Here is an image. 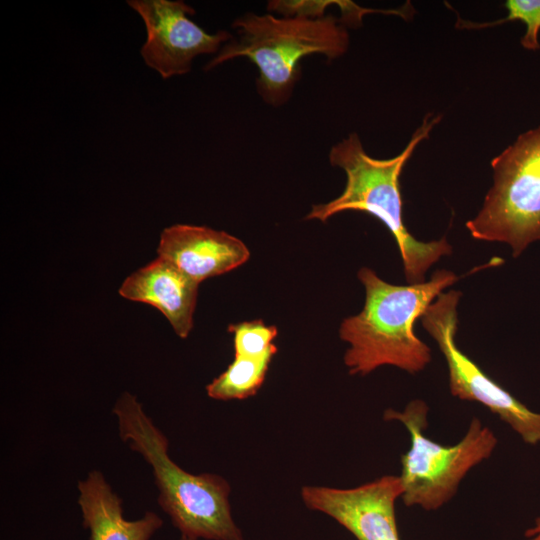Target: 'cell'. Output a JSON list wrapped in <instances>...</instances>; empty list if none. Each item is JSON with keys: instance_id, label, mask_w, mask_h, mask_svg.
Returning a JSON list of instances; mask_svg holds the SVG:
<instances>
[{"instance_id": "obj_1", "label": "cell", "mask_w": 540, "mask_h": 540, "mask_svg": "<svg viewBox=\"0 0 540 540\" xmlns=\"http://www.w3.org/2000/svg\"><path fill=\"white\" fill-rule=\"evenodd\" d=\"M358 278L365 287L364 307L345 318L339 329L340 338L349 344L344 354L349 373L364 376L385 365L410 374L422 371L431 361V351L415 334V323L458 277L442 269L429 281L394 285L363 267Z\"/></svg>"}, {"instance_id": "obj_2", "label": "cell", "mask_w": 540, "mask_h": 540, "mask_svg": "<svg viewBox=\"0 0 540 540\" xmlns=\"http://www.w3.org/2000/svg\"><path fill=\"white\" fill-rule=\"evenodd\" d=\"M440 118L426 115L404 150L389 159L368 155L355 132L335 144L330 149L329 161L332 166L344 170L347 177L344 191L330 202L313 205L305 217L326 222L333 215L348 210L376 217L397 243L409 284L425 282L428 269L442 256L452 252L445 238L431 242L417 240L409 233L402 217L400 174L416 146L429 137Z\"/></svg>"}, {"instance_id": "obj_3", "label": "cell", "mask_w": 540, "mask_h": 540, "mask_svg": "<svg viewBox=\"0 0 540 540\" xmlns=\"http://www.w3.org/2000/svg\"><path fill=\"white\" fill-rule=\"evenodd\" d=\"M113 413L121 440L152 467L159 505L181 535L195 540H244L232 517L227 480L213 473L192 474L178 466L168 455V439L129 392L117 399Z\"/></svg>"}, {"instance_id": "obj_4", "label": "cell", "mask_w": 540, "mask_h": 540, "mask_svg": "<svg viewBox=\"0 0 540 540\" xmlns=\"http://www.w3.org/2000/svg\"><path fill=\"white\" fill-rule=\"evenodd\" d=\"M238 38L224 45L205 66L210 70L225 61L245 57L258 69L256 86L262 99L284 104L301 75L300 61L312 54L333 60L346 53L349 34L341 20L277 18L271 13H247L233 22Z\"/></svg>"}, {"instance_id": "obj_5", "label": "cell", "mask_w": 540, "mask_h": 540, "mask_svg": "<svg viewBox=\"0 0 540 540\" xmlns=\"http://www.w3.org/2000/svg\"><path fill=\"white\" fill-rule=\"evenodd\" d=\"M428 406L420 399L402 411L387 409L386 421H398L410 435V447L401 456V499L408 507L435 511L456 494L461 481L488 459L498 440L494 432L473 418L465 435L454 445H442L426 436Z\"/></svg>"}, {"instance_id": "obj_6", "label": "cell", "mask_w": 540, "mask_h": 540, "mask_svg": "<svg viewBox=\"0 0 540 540\" xmlns=\"http://www.w3.org/2000/svg\"><path fill=\"white\" fill-rule=\"evenodd\" d=\"M493 185L466 223L474 239L508 244L514 257L540 240V126L491 161Z\"/></svg>"}, {"instance_id": "obj_7", "label": "cell", "mask_w": 540, "mask_h": 540, "mask_svg": "<svg viewBox=\"0 0 540 540\" xmlns=\"http://www.w3.org/2000/svg\"><path fill=\"white\" fill-rule=\"evenodd\" d=\"M460 297L459 291L442 292L420 318L422 326L434 338L445 358L451 394L460 400L480 403L525 443L539 444L540 413L521 403L457 347L455 336Z\"/></svg>"}, {"instance_id": "obj_8", "label": "cell", "mask_w": 540, "mask_h": 540, "mask_svg": "<svg viewBox=\"0 0 540 540\" xmlns=\"http://www.w3.org/2000/svg\"><path fill=\"white\" fill-rule=\"evenodd\" d=\"M143 19L147 40L141 48L145 63L163 79L190 71L193 59L220 51L232 35L209 34L189 19L195 10L183 1L133 0L127 2Z\"/></svg>"}, {"instance_id": "obj_9", "label": "cell", "mask_w": 540, "mask_h": 540, "mask_svg": "<svg viewBox=\"0 0 540 540\" xmlns=\"http://www.w3.org/2000/svg\"><path fill=\"white\" fill-rule=\"evenodd\" d=\"M399 476L385 475L353 488L304 486L305 506L334 519L357 540H401L395 503L401 498Z\"/></svg>"}, {"instance_id": "obj_10", "label": "cell", "mask_w": 540, "mask_h": 540, "mask_svg": "<svg viewBox=\"0 0 540 540\" xmlns=\"http://www.w3.org/2000/svg\"><path fill=\"white\" fill-rule=\"evenodd\" d=\"M157 253L199 284L239 267L250 257L249 249L237 237L184 224L162 231Z\"/></svg>"}, {"instance_id": "obj_11", "label": "cell", "mask_w": 540, "mask_h": 540, "mask_svg": "<svg viewBox=\"0 0 540 540\" xmlns=\"http://www.w3.org/2000/svg\"><path fill=\"white\" fill-rule=\"evenodd\" d=\"M199 283L168 260L158 257L128 276L119 294L149 304L170 322L175 333L186 338L193 327Z\"/></svg>"}, {"instance_id": "obj_12", "label": "cell", "mask_w": 540, "mask_h": 540, "mask_svg": "<svg viewBox=\"0 0 540 540\" xmlns=\"http://www.w3.org/2000/svg\"><path fill=\"white\" fill-rule=\"evenodd\" d=\"M78 504L90 540H150L162 527V518L147 511L140 519L123 516L122 500L100 471H90L78 482Z\"/></svg>"}, {"instance_id": "obj_13", "label": "cell", "mask_w": 540, "mask_h": 540, "mask_svg": "<svg viewBox=\"0 0 540 540\" xmlns=\"http://www.w3.org/2000/svg\"><path fill=\"white\" fill-rule=\"evenodd\" d=\"M277 350L261 357L234 356L227 369L212 380L206 391L216 400H242L255 395L261 388L269 365Z\"/></svg>"}, {"instance_id": "obj_14", "label": "cell", "mask_w": 540, "mask_h": 540, "mask_svg": "<svg viewBox=\"0 0 540 540\" xmlns=\"http://www.w3.org/2000/svg\"><path fill=\"white\" fill-rule=\"evenodd\" d=\"M228 331L233 334L234 356L261 357L277 350L272 341L278 330L274 325H266L263 320L231 324Z\"/></svg>"}, {"instance_id": "obj_15", "label": "cell", "mask_w": 540, "mask_h": 540, "mask_svg": "<svg viewBox=\"0 0 540 540\" xmlns=\"http://www.w3.org/2000/svg\"><path fill=\"white\" fill-rule=\"evenodd\" d=\"M505 8L508 14L505 18L488 23H471L461 21L465 28H485L503 24L509 21H522L526 30L520 40L521 46L527 50L536 51L540 48L538 35L540 31V0H507Z\"/></svg>"}, {"instance_id": "obj_16", "label": "cell", "mask_w": 540, "mask_h": 540, "mask_svg": "<svg viewBox=\"0 0 540 540\" xmlns=\"http://www.w3.org/2000/svg\"><path fill=\"white\" fill-rule=\"evenodd\" d=\"M524 540H540V517L525 531Z\"/></svg>"}, {"instance_id": "obj_17", "label": "cell", "mask_w": 540, "mask_h": 540, "mask_svg": "<svg viewBox=\"0 0 540 540\" xmlns=\"http://www.w3.org/2000/svg\"><path fill=\"white\" fill-rule=\"evenodd\" d=\"M180 540H195V539H192V538H189L187 536L181 535Z\"/></svg>"}]
</instances>
